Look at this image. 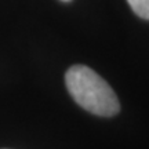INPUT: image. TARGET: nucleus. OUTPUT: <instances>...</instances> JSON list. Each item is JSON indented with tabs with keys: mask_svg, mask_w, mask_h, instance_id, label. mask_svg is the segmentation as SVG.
Listing matches in <instances>:
<instances>
[{
	"mask_svg": "<svg viewBox=\"0 0 149 149\" xmlns=\"http://www.w3.org/2000/svg\"><path fill=\"white\" fill-rule=\"evenodd\" d=\"M65 83L72 98L93 115L111 117L120 111L119 100L112 87L88 66H70L65 73Z\"/></svg>",
	"mask_w": 149,
	"mask_h": 149,
	"instance_id": "1",
	"label": "nucleus"
},
{
	"mask_svg": "<svg viewBox=\"0 0 149 149\" xmlns=\"http://www.w3.org/2000/svg\"><path fill=\"white\" fill-rule=\"evenodd\" d=\"M133 11L142 19H149V0H127Z\"/></svg>",
	"mask_w": 149,
	"mask_h": 149,
	"instance_id": "2",
	"label": "nucleus"
},
{
	"mask_svg": "<svg viewBox=\"0 0 149 149\" xmlns=\"http://www.w3.org/2000/svg\"><path fill=\"white\" fill-rule=\"evenodd\" d=\"M62 1H70V0H62Z\"/></svg>",
	"mask_w": 149,
	"mask_h": 149,
	"instance_id": "3",
	"label": "nucleus"
}]
</instances>
